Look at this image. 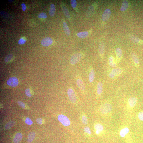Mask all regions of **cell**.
<instances>
[{
    "instance_id": "4",
    "label": "cell",
    "mask_w": 143,
    "mask_h": 143,
    "mask_svg": "<svg viewBox=\"0 0 143 143\" xmlns=\"http://www.w3.org/2000/svg\"><path fill=\"white\" fill-rule=\"evenodd\" d=\"M67 94L70 102L73 103H75L77 101L76 96L74 90L72 88H70L68 89Z\"/></svg>"
},
{
    "instance_id": "14",
    "label": "cell",
    "mask_w": 143,
    "mask_h": 143,
    "mask_svg": "<svg viewBox=\"0 0 143 143\" xmlns=\"http://www.w3.org/2000/svg\"><path fill=\"white\" fill-rule=\"evenodd\" d=\"M99 52L100 56L102 59H103L105 53V47L103 42H101L99 44Z\"/></svg>"
},
{
    "instance_id": "33",
    "label": "cell",
    "mask_w": 143,
    "mask_h": 143,
    "mask_svg": "<svg viewBox=\"0 0 143 143\" xmlns=\"http://www.w3.org/2000/svg\"><path fill=\"white\" fill-rule=\"evenodd\" d=\"M38 17L39 18L43 19H46L47 17L46 13L43 12L40 13Z\"/></svg>"
},
{
    "instance_id": "31",
    "label": "cell",
    "mask_w": 143,
    "mask_h": 143,
    "mask_svg": "<svg viewBox=\"0 0 143 143\" xmlns=\"http://www.w3.org/2000/svg\"><path fill=\"white\" fill-rule=\"evenodd\" d=\"M25 94L28 97H31L32 96V94L31 93L30 89L29 88L27 89L25 91Z\"/></svg>"
},
{
    "instance_id": "40",
    "label": "cell",
    "mask_w": 143,
    "mask_h": 143,
    "mask_svg": "<svg viewBox=\"0 0 143 143\" xmlns=\"http://www.w3.org/2000/svg\"><path fill=\"white\" fill-rule=\"evenodd\" d=\"M22 8V10L23 11H25L26 9V6L25 4L22 3L21 5Z\"/></svg>"
},
{
    "instance_id": "9",
    "label": "cell",
    "mask_w": 143,
    "mask_h": 143,
    "mask_svg": "<svg viewBox=\"0 0 143 143\" xmlns=\"http://www.w3.org/2000/svg\"><path fill=\"white\" fill-rule=\"evenodd\" d=\"M129 38L134 43L139 45L143 44V40L135 36L132 35H129Z\"/></svg>"
},
{
    "instance_id": "2",
    "label": "cell",
    "mask_w": 143,
    "mask_h": 143,
    "mask_svg": "<svg viewBox=\"0 0 143 143\" xmlns=\"http://www.w3.org/2000/svg\"><path fill=\"white\" fill-rule=\"evenodd\" d=\"M82 57V54L81 53H78L73 55L71 57L70 59L71 64L74 65L81 60Z\"/></svg>"
},
{
    "instance_id": "34",
    "label": "cell",
    "mask_w": 143,
    "mask_h": 143,
    "mask_svg": "<svg viewBox=\"0 0 143 143\" xmlns=\"http://www.w3.org/2000/svg\"><path fill=\"white\" fill-rule=\"evenodd\" d=\"M17 103L19 106L20 107L24 109L26 108V105L23 102L19 101L17 102Z\"/></svg>"
},
{
    "instance_id": "23",
    "label": "cell",
    "mask_w": 143,
    "mask_h": 143,
    "mask_svg": "<svg viewBox=\"0 0 143 143\" xmlns=\"http://www.w3.org/2000/svg\"><path fill=\"white\" fill-rule=\"evenodd\" d=\"M62 9L64 14L67 18L68 19L70 18V13H69L66 7L62 5Z\"/></svg>"
},
{
    "instance_id": "5",
    "label": "cell",
    "mask_w": 143,
    "mask_h": 143,
    "mask_svg": "<svg viewBox=\"0 0 143 143\" xmlns=\"http://www.w3.org/2000/svg\"><path fill=\"white\" fill-rule=\"evenodd\" d=\"M58 119L63 125L68 126L70 125L71 122L69 118L66 116L63 115H60L58 116Z\"/></svg>"
},
{
    "instance_id": "6",
    "label": "cell",
    "mask_w": 143,
    "mask_h": 143,
    "mask_svg": "<svg viewBox=\"0 0 143 143\" xmlns=\"http://www.w3.org/2000/svg\"><path fill=\"white\" fill-rule=\"evenodd\" d=\"M18 80L16 77H11L9 78L7 81V84L9 86L12 87L17 86L19 84Z\"/></svg>"
},
{
    "instance_id": "8",
    "label": "cell",
    "mask_w": 143,
    "mask_h": 143,
    "mask_svg": "<svg viewBox=\"0 0 143 143\" xmlns=\"http://www.w3.org/2000/svg\"><path fill=\"white\" fill-rule=\"evenodd\" d=\"M116 59L117 62H120L122 58L123 53L121 49L119 48H116L115 50Z\"/></svg>"
},
{
    "instance_id": "28",
    "label": "cell",
    "mask_w": 143,
    "mask_h": 143,
    "mask_svg": "<svg viewBox=\"0 0 143 143\" xmlns=\"http://www.w3.org/2000/svg\"><path fill=\"white\" fill-rule=\"evenodd\" d=\"M88 33L87 32H80L78 33L77 36L78 37L83 39L88 36Z\"/></svg>"
},
{
    "instance_id": "38",
    "label": "cell",
    "mask_w": 143,
    "mask_h": 143,
    "mask_svg": "<svg viewBox=\"0 0 143 143\" xmlns=\"http://www.w3.org/2000/svg\"><path fill=\"white\" fill-rule=\"evenodd\" d=\"M26 40L25 39L23 38H21L19 40L18 43L20 45L26 43Z\"/></svg>"
},
{
    "instance_id": "27",
    "label": "cell",
    "mask_w": 143,
    "mask_h": 143,
    "mask_svg": "<svg viewBox=\"0 0 143 143\" xmlns=\"http://www.w3.org/2000/svg\"><path fill=\"white\" fill-rule=\"evenodd\" d=\"M63 26L64 32L68 36L70 35V31L68 27L65 22H64L63 23Z\"/></svg>"
},
{
    "instance_id": "29",
    "label": "cell",
    "mask_w": 143,
    "mask_h": 143,
    "mask_svg": "<svg viewBox=\"0 0 143 143\" xmlns=\"http://www.w3.org/2000/svg\"><path fill=\"white\" fill-rule=\"evenodd\" d=\"M14 58V56L12 54H9L5 57L4 61L6 62H10L12 61Z\"/></svg>"
},
{
    "instance_id": "10",
    "label": "cell",
    "mask_w": 143,
    "mask_h": 143,
    "mask_svg": "<svg viewBox=\"0 0 143 143\" xmlns=\"http://www.w3.org/2000/svg\"><path fill=\"white\" fill-rule=\"evenodd\" d=\"M53 42V40L51 38L47 37L42 39L41 42L42 45L44 46H50Z\"/></svg>"
},
{
    "instance_id": "11",
    "label": "cell",
    "mask_w": 143,
    "mask_h": 143,
    "mask_svg": "<svg viewBox=\"0 0 143 143\" xmlns=\"http://www.w3.org/2000/svg\"><path fill=\"white\" fill-rule=\"evenodd\" d=\"M131 56L134 65L136 67L139 66V61L138 57L136 54L134 52H131Z\"/></svg>"
},
{
    "instance_id": "37",
    "label": "cell",
    "mask_w": 143,
    "mask_h": 143,
    "mask_svg": "<svg viewBox=\"0 0 143 143\" xmlns=\"http://www.w3.org/2000/svg\"><path fill=\"white\" fill-rule=\"evenodd\" d=\"M25 122L26 124L29 125H31L33 124L32 121L28 117L27 118Z\"/></svg>"
},
{
    "instance_id": "21",
    "label": "cell",
    "mask_w": 143,
    "mask_h": 143,
    "mask_svg": "<svg viewBox=\"0 0 143 143\" xmlns=\"http://www.w3.org/2000/svg\"><path fill=\"white\" fill-rule=\"evenodd\" d=\"M16 124V122L14 121H10L6 124L4 127V129L6 130H8L14 126Z\"/></svg>"
},
{
    "instance_id": "1",
    "label": "cell",
    "mask_w": 143,
    "mask_h": 143,
    "mask_svg": "<svg viewBox=\"0 0 143 143\" xmlns=\"http://www.w3.org/2000/svg\"><path fill=\"white\" fill-rule=\"evenodd\" d=\"M112 109V105L109 102H106L103 104L100 108V112L102 113L106 114L110 113Z\"/></svg>"
},
{
    "instance_id": "17",
    "label": "cell",
    "mask_w": 143,
    "mask_h": 143,
    "mask_svg": "<svg viewBox=\"0 0 143 143\" xmlns=\"http://www.w3.org/2000/svg\"><path fill=\"white\" fill-rule=\"evenodd\" d=\"M95 76V72L93 68H91L89 74V81L92 83L94 80Z\"/></svg>"
},
{
    "instance_id": "30",
    "label": "cell",
    "mask_w": 143,
    "mask_h": 143,
    "mask_svg": "<svg viewBox=\"0 0 143 143\" xmlns=\"http://www.w3.org/2000/svg\"><path fill=\"white\" fill-rule=\"evenodd\" d=\"M82 122L84 125H86L88 123V120L86 116L85 115L82 116Z\"/></svg>"
},
{
    "instance_id": "26",
    "label": "cell",
    "mask_w": 143,
    "mask_h": 143,
    "mask_svg": "<svg viewBox=\"0 0 143 143\" xmlns=\"http://www.w3.org/2000/svg\"><path fill=\"white\" fill-rule=\"evenodd\" d=\"M129 130L128 128H125L121 130L120 135L121 137H124L129 132Z\"/></svg>"
},
{
    "instance_id": "15",
    "label": "cell",
    "mask_w": 143,
    "mask_h": 143,
    "mask_svg": "<svg viewBox=\"0 0 143 143\" xmlns=\"http://www.w3.org/2000/svg\"><path fill=\"white\" fill-rule=\"evenodd\" d=\"M137 99L135 97L130 98L128 100V103L130 107L132 108L134 107L137 103Z\"/></svg>"
},
{
    "instance_id": "16",
    "label": "cell",
    "mask_w": 143,
    "mask_h": 143,
    "mask_svg": "<svg viewBox=\"0 0 143 143\" xmlns=\"http://www.w3.org/2000/svg\"><path fill=\"white\" fill-rule=\"evenodd\" d=\"M129 5L128 2L127 0H124L122 2V5L120 8V11L122 12H126L128 9Z\"/></svg>"
},
{
    "instance_id": "32",
    "label": "cell",
    "mask_w": 143,
    "mask_h": 143,
    "mask_svg": "<svg viewBox=\"0 0 143 143\" xmlns=\"http://www.w3.org/2000/svg\"><path fill=\"white\" fill-rule=\"evenodd\" d=\"M84 131L85 133L88 134L89 135H91V131L90 128L86 126L84 128Z\"/></svg>"
},
{
    "instance_id": "19",
    "label": "cell",
    "mask_w": 143,
    "mask_h": 143,
    "mask_svg": "<svg viewBox=\"0 0 143 143\" xmlns=\"http://www.w3.org/2000/svg\"><path fill=\"white\" fill-rule=\"evenodd\" d=\"M95 10L94 6L91 5L88 8L86 12V15L87 17H90L93 14Z\"/></svg>"
},
{
    "instance_id": "24",
    "label": "cell",
    "mask_w": 143,
    "mask_h": 143,
    "mask_svg": "<svg viewBox=\"0 0 143 143\" xmlns=\"http://www.w3.org/2000/svg\"><path fill=\"white\" fill-rule=\"evenodd\" d=\"M56 12L55 5L53 4H51L50 5V9L49 11V14L51 17L54 16Z\"/></svg>"
},
{
    "instance_id": "3",
    "label": "cell",
    "mask_w": 143,
    "mask_h": 143,
    "mask_svg": "<svg viewBox=\"0 0 143 143\" xmlns=\"http://www.w3.org/2000/svg\"><path fill=\"white\" fill-rule=\"evenodd\" d=\"M122 72L123 71L121 68L114 69L109 73V76L111 79H114L121 75Z\"/></svg>"
},
{
    "instance_id": "39",
    "label": "cell",
    "mask_w": 143,
    "mask_h": 143,
    "mask_svg": "<svg viewBox=\"0 0 143 143\" xmlns=\"http://www.w3.org/2000/svg\"><path fill=\"white\" fill-rule=\"evenodd\" d=\"M36 122L39 124L41 125L43 123V120L41 118H38L36 119Z\"/></svg>"
},
{
    "instance_id": "36",
    "label": "cell",
    "mask_w": 143,
    "mask_h": 143,
    "mask_svg": "<svg viewBox=\"0 0 143 143\" xmlns=\"http://www.w3.org/2000/svg\"><path fill=\"white\" fill-rule=\"evenodd\" d=\"M71 4L72 7L74 9L77 6V2L75 0H71Z\"/></svg>"
},
{
    "instance_id": "22",
    "label": "cell",
    "mask_w": 143,
    "mask_h": 143,
    "mask_svg": "<svg viewBox=\"0 0 143 143\" xmlns=\"http://www.w3.org/2000/svg\"><path fill=\"white\" fill-rule=\"evenodd\" d=\"M94 128L97 131V133H98L99 132L102 131L104 129V127L102 125L99 123H97L95 125Z\"/></svg>"
},
{
    "instance_id": "35",
    "label": "cell",
    "mask_w": 143,
    "mask_h": 143,
    "mask_svg": "<svg viewBox=\"0 0 143 143\" xmlns=\"http://www.w3.org/2000/svg\"><path fill=\"white\" fill-rule=\"evenodd\" d=\"M138 116L139 119L143 121V111L140 112L138 113Z\"/></svg>"
},
{
    "instance_id": "12",
    "label": "cell",
    "mask_w": 143,
    "mask_h": 143,
    "mask_svg": "<svg viewBox=\"0 0 143 143\" xmlns=\"http://www.w3.org/2000/svg\"><path fill=\"white\" fill-rule=\"evenodd\" d=\"M118 63L116 58L112 55L109 57L108 60V64L109 66L115 68L117 66Z\"/></svg>"
},
{
    "instance_id": "25",
    "label": "cell",
    "mask_w": 143,
    "mask_h": 143,
    "mask_svg": "<svg viewBox=\"0 0 143 143\" xmlns=\"http://www.w3.org/2000/svg\"><path fill=\"white\" fill-rule=\"evenodd\" d=\"M35 137V133L34 132H31L29 134L28 139L27 141L28 143L32 142L34 139Z\"/></svg>"
},
{
    "instance_id": "7",
    "label": "cell",
    "mask_w": 143,
    "mask_h": 143,
    "mask_svg": "<svg viewBox=\"0 0 143 143\" xmlns=\"http://www.w3.org/2000/svg\"><path fill=\"white\" fill-rule=\"evenodd\" d=\"M111 14V10L107 9L105 10L102 15V20L103 22H106L109 19Z\"/></svg>"
},
{
    "instance_id": "41",
    "label": "cell",
    "mask_w": 143,
    "mask_h": 143,
    "mask_svg": "<svg viewBox=\"0 0 143 143\" xmlns=\"http://www.w3.org/2000/svg\"><path fill=\"white\" fill-rule=\"evenodd\" d=\"M8 1L9 2H13V1H13V0H8Z\"/></svg>"
},
{
    "instance_id": "13",
    "label": "cell",
    "mask_w": 143,
    "mask_h": 143,
    "mask_svg": "<svg viewBox=\"0 0 143 143\" xmlns=\"http://www.w3.org/2000/svg\"><path fill=\"white\" fill-rule=\"evenodd\" d=\"M76 83L80 90L82 91L85 90V87L83 81L80 78H77L76 80Z\"/></svg>"
},
{
    "instance_id": "18",
    "label": "cell",
    "mask_w": 143,
    "mask_h": 143,
    "mask_svg": "<svg viewBox=\"0 0 143 143\" xmlns=\"http://www.w3.org/2000/svg\"><path fill=\"white\" fill-rule=\"evenodd\" d=\"M23 138V135L21 133H18L16 134L14 139V142L15 143H19L20 142Z\"/></svg>"
},
{
    "instance_id": "20",
    "label": "cell",
    "mask_w": 143,
    "mask_h": 143,
    "mask_svg": "<svg viewBox=\"0 0 143 143\" xmlns=\"http://www.w3.org/2000/svg\"><path fill=\"white\" fill-rule=\"evenodd\" d=\"M103 90V85L101 82H98L97 85V93L98 95L101 94Z\"/></svg>"
}]
</instances>
